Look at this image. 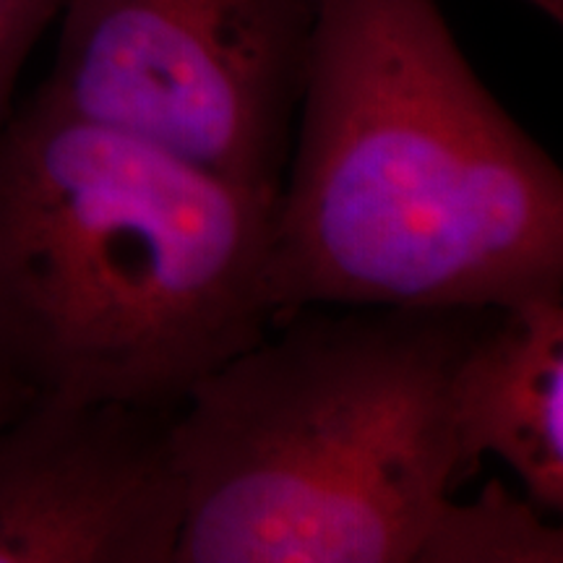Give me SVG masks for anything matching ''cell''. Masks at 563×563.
I'll return each mask as SVG.
<instances>
[{"label":"cell","instance_id":"8992f818","mask_svg":"<svg viewBox=\"0 0 563 563\" xmlns=\"http://www.w3.org/2000/svg\"><path fill=\"white\" fill-rule=\"evenodd\" d=\"M464 477L493 454L540 511H563V292L488 308L452 378Z\"/></svg>","mask_w":563,"mask_h":563},{"label":"cell","instance_id":"3957f363","mask_svg":"<svg viewBox=\"0 0 563 563\" xmlns=\"http://www.w3.org/2000/svg\"><path fill=\"white\" fill-rule=\"evenodd\" d=\"M488 308H300L173 415L178 563H418L464 477L452 378Z\"/></svg>","mask_w":563,"mask_h":563},{"label":"cell","instance_id":"9c48e42d","mask_svg":"<svg viewBox=\"0 0 563 563\" xmlns=\"http://www.w3.org/2000/svg\"><path fill=\"white\" fill-rule=\"evenodd\" d=\"M30 399H32L30 394L21 389V386L9 376V371L0 365V428H3L9 420L16 418Z\"/></svg>","mask_w":563,"mask_h":563},{"label":"cell","instance_id":"30bf717a","mask_svg":"<svg viewBox=\"0 0 563 563\" xmlns=\"http://www.w3.org/2000/svg\"><path fill=\"white\" fill-rule=\"evenodd\" d=\"M525 3H530L538 11H543L548 19L555 21V24H561L563 21V0H525Z\"/></svg>","mask_w":563,"mask_h":563},{"label":"cell","instance_id":"ba28073f","mask_svg":"<svg viewBox=\"0 0 563 563\" xmlns=\"http://www.w3.org/2000/svg\"><path fill=\"white\" fill-rule=\"evenodd\" d=\"M63 0H0V129L11 118V97L26 55Z\"/></svg>","mask_w":563,"mask_h":563},{"label":"cell","instance_id":"6da1fadb","mask_svg":"<svg viewBox=\"0 0 563 563\" xmlns=\"http://www.w3.org/2000/svg\"><path fill=\"white\" fill-rule=\"evenodd\" d=\"M274 203V321L563 292V173L435 0H321Z\"/></svg>","mask_w":563,"mask_h":563},{"label":"cell","instance_id":"52a82bcc","mask_svg":"<svg viewBox=\"0 0 563 563\" xmlns=\"http://www.w3.org/2000/svg\"><path fill=\"white\" fill-rule=\"evenodd\" d=\"M530 498L493 481L475 501L449 498L435 519L418 563H561V527L548 522Z\"/></svg>","mask_w":563,"mask_h":563},{"label":"cell","instance_id":"5b68a950","mask_svg":"<svg viewBox=\"0 0 563 563\" xmlns=\"http://www.w3.org/2000/svg\"><path fill=\"white\" fill-rule=\"evenodd\" d=\"M173 415L32 397L0 428V563H178Z\"/></svg>","mask_w":563,"mask_h":563},{"label":"cell","instance_id":"277c9868","mask_svg":"<svg viewBox=\"0 0 563 563\" xmlns=\"http://www.w3.org/2000/svg\"><path fill=\"white\" fill-rule=\"evenodd\" d=\"M321 0H63L42 95L279 191Z\"/></svg>","mask_w":563,"mask_h":563},{"label":"cell","instance_id":"7a4b0ae2","mask_svg":"<svg viewBox=\"0 0 563 563\" xmlns=\"http://www.w3.org/2000/svg\"><path fill=\"white\" fill-rule=\"evenodd\" d=\"M274 203L37 91L0 129V365L30 397L178 410L269 334Z\"/></svg>","mask_w":563,"mask_h":563}]
</instances>
